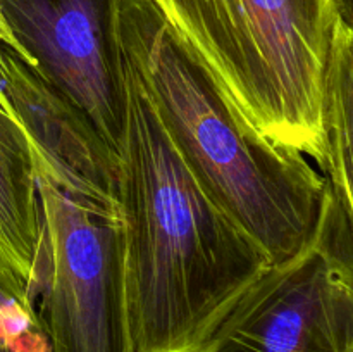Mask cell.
<instances>
[{
	"label": "cell",
	"instance_id": "cell-2",
	"mask_svg": "<svg viewBox=\"0 0 353 352\" xmlns=\"http://www.w3.org/2000/svg\"><path fill=\"white\" fill-rule=\"evenodd\" d=\"M119 43L169 140L217 206L271 262L314 233L326 178L248 130L150 0H116Z\"/></svg>",
	"mask_w": 353,
	"mask_h": 352
},
{
	"label": "cell",
	"instance_id": "cell-6",
	"mask_svg": "<svg viewBox=\"0 0 353 352\" xmlns=\"http://www.w3.org/2000/svg\"><path fill=\"white\" fill-rule=\"evenodd\" d=\"M0 38L64 88L119 155L126 61L116 0H0Z\"/></svg>",
	"mask_w": 353,
	"mask_h": 352
},
{
	"label": "cell",
	"instance_id": "cell-10",
	"mask_svg": "<svg viewBox=\"0 0 353 352\" xmlns=\"http://www.w3.org/2000/svg\"><path fill=\"white\" fill-rule=\"evenodd\" d=\"M0 352H50L34 304L0 285Z\"/></svg>",
	"mask_w": 353,
	"mask_h": 352
},
{
	"label": "cell",
	"instance_id": "cell-1",
	"mask_svg": "<svg viewBox=\"0 0 353 352\" xmlns=\"http://www.w3.org/2000/svg\"><path fill=\"white\" fill-rule=\"evenodd\" d=\"M117 206L133 352H200L272 262L193 176L128 64Z\"/></svg>",
	"mask_w": 353,
	"mask_h": 352
},
{
	"label": "cell",
	"instance_id": "cell-11",
	"mask_svg": "<svg viewBox=\"0 0 353 352\" xmlns=\"http://www.w3.org/2000/svg\"><path fill=\"white\" fill-rule=\"evenodd\" d=\"M338 16L353 24V0H333Z\"/></svg>",
	"mask_w": 353,
	"mask_h": 352
},
{
	"label": "cell",
	"instance_id": "cell-9",
	"mask_svg": "<svg viewBox=\"0 0 353 352\" xmlns=\"http://www.w3.org/2000/svg\"><path fill=\"white\" fill-rule=\"evenodd\" d=\"M353 24L338 17L331 38L324 81V137L327 148L326 182L341 206L353 214L352 192Z\"/></svg>",
	"mask_w": 353,
	"mask_h": 352
},
{
	"label": "cell",
	"instance_id": "cell-5",
	"mask_svg": "<svg viewBox=\"0 0 353 352\" xmlns=\"http://www.w3.org/2000/svg\"><path fill=\"white\" fill-rule=\"evenodd\" d=\"M34 171L45 230L37 309L50 352H133L119 206L72 195Z\"/></svg>",
	"mask_w": 353,
	"mask_h": 352
},
{
	"label": "cell",
	"instance_id": "cell-4",
	"mask_svg": "<svg viewBox=\"0 0 353 352\" xmlns=\"http://www.w3.org/2000/svg\"><path fill=\"white\" fill-rule=\"evenodd\" d=\"M352 223L326 182L305 245L259 276L200 352H353Z\"/></svg>",
	"mask_w": 353,
	"mask_h": 352
},
{
	"label": "cell",
	"instance_id": "cell-8",
	"mask_svg": "<svg viewBox=\"0 0 353 352\" xmlns=\"http://www.w3.org/2000/svg\"><path fill=\"white\" fill-rule=\"evenodd\" d=\"M43 231L33 152L0 92V285L34 306Z\"/></svg>",
	"mask_w": 353,
	"mask_h": 352
},
{
	"label": "cell",
	"instance_id": "cell-3",
	"mask_svg": "<svg viewBox=\"0 0 353 352\" xmlns=\"http://www.w3.org/2000/svg\"><path fill=\"white\" fill-rule=\"evenodd\" d=\"M262 140L326 176L324 81L338 16L333 0H150Z\"/></svg>",
	"mask_w": 353,
	"mask_h": 352
},
{
	"label": "cell",
	"instance_id": "cell-7",
	"mask_svg": "<svg viewBox=\"0 0 353 352\" xmlns=\"http://www.w3.org/2000/svg\"><path fill=\"white\" fill-rule=\"evenodd\" d=\"M0 92L26 133L34 166L72 195L117 206L119 155L71 95L2 38Z\"/></svg>",
	"mask_w": 353,
	"mask_h": 352
}]
</instances>
